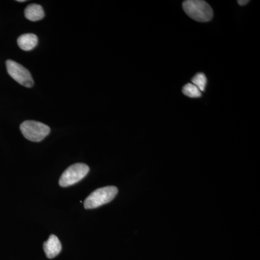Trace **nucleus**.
Instances as JSON below:
<instances>
[{
	"mask_svg": "<svg viewBox=\"0 0 260 260\" xmlns=\"http://www.w3.org/2000/svg\"><path fill=\"white\" fill-rule=\"evenodd\" d=\"M183 9L188 16L198 22H208L213 17L211 7L202 0H187L183 3Z\"/></svg>",
	"mask_w": 260,
	"mask_h": 260,
	"instance_id": "f257e3e1",
	"label": "nucleus"
},
{
	"mask_svg": "<svg viewBox=\"0 0 260 260\" xmlns=\"http://www.w3.org/2000/svg\"><path fill=\"white\" fill-rule=\"evenodd\" d=\"M116 186H109L99 188L89 195L84 202L85 209H94L110 203L117 194Z\"/></svg>",
	"mask_w": 260,
	"mask_h": 260,
	"instance_id": "f03ea898",
	"label": "nucleus"
},
{
	"mask_svg": "<svg viewBox=\"0 0 260 260\" xmlns=\"http://www.w3.org/2000/svg\"><path fill=\"white\" fill-rule=\"evenodd\" d=\"M20 131L27 140L40 142L50 133L49 126L39 121L28 120L20 124Z\"/></svg>",
	"mask_w": 260,
	"mask_h": 260,
	"instance_id": "7ed1b4c3",
	"label": "nucleus"
},
{
	"mask_svg": "<svg viewBox=\"0 0 260 260\" xmlns=\"http://www.w3.org/2000/svg\"><path fill=\"white\" fill-rule=\"evenodd\" d=\"M89 170L88 166L85 164H75L70 166L61 174L59 185L67 187L79 182L88 174Z\"/></svg>",
	"mask_w": 260,
	"mask_h": 260,
	"instance_id": "20e7f679",
	"label": "nucleus"
},
{
	"mask_svg": "<svg viewBox=\"0 0 260 260\" xmlns=\"http://www.w3.org/2000/svg\"><path fill=\"white\" fill-rule=\"evenodd\" d=\"M6 67L8 74L19 84L27 88H31L34 85V80L30 72L21 64L9 59L6 61Z\"/></svg>",
	"mask_w": 260,
	"mask_h": 260,
	"instance_id": "39448f33",
	"label": "nucleus"
},
{
	"mask_svg": "<svg viewBox=\"0 0 260 260\" xmlns=\"http://www.w3.org/2000/svg\"><path fill=\"white\" fill-rule=\"evenodd\" d=\"M44 250L49 259L55 257L61 250L60 241L55 235H51L49 239L44 242Z\"/></svg>",
	"mask_w": 260,
	"mask_h": 260,
	"instance_id": "423d86ee",
	"label": "nucleus"
},
{
	"mask_svg": "<svg viewBox=\"0 0 260 260\" xmlns=\"http://www.w3.org/2000/svg\"><path fill=\"white\" fill-rule=\"evenodd\" d=\"M18 47L23 51H30L37 47L38 37L34 34H25L18 37Z\"/></svg>",
	"mask_w": 260,
	"mask_h": 260,
	"instance_id": "0eeeda50",
	"label": "nucleus"
},
{
	"mask_svg": "<svg viewBox=\"0 0 260 260\" xmlns=\"http://www.w3.org/2000/svg\"><path fill=\"white\" fill-rule=\"evenodd\" d=\"M44 9L40 5H29L25 10V18L30 21H39L44 18Z\"/></svg>",
	"mask_w": 260,
	"mask_h": 260,
	"instance_id": "6e6552de",
	"label": "nucleus"
},
{
	"mask_svg": "<svg viewBox=\"0 0 260 260\" xmlns=\"http://www.w3.org/2000/svg\"><path fill=\"white\" fill-rule=\"evenodd\" d=\"M183 93L189 98H200L202 95V92L194 84L187 83L184 85L182 89Z\"/></svg>",
	"mask_w": 260,
	"mask_h": 260,
	"instance_id": "1a4fd4ad",
	"label": "nucleus"
},
{
	"mask_svg": "<svg viewBox=\"0 0 260 260\" xmlns=\"http://www.w3.org/2000/svg\"><path fill=\"white\" fill-rule=\"evenodd\" d=\"M191 83L200 89V91H204L207 84V78L204 73H198L191 80Z\"/></svg>",
	"mask_w": 260,
	"mask_h": 260,
	"instance_id": "9d476101",
	"label": "nucleus"
},
{
	"mask_svg": "<svg viewBox=\"0 0 260 260\" xmlns=\"http://www.w3.org/2000/svg\"><path fill=\"white\" fill-rule=\"evenodd\" d=\"M249 3V1H247V0H240V1H238V3H239V5L241 6H244V5H246Z\"/></svg>",
	"mask_w": 260,
	"mask_h": 260,
	"instance_id": "9b49d317",
	"label": "nucleus"
},
{
	"mask_svg": "<svg viewBox=\"0 0 260 260\" xmlns=\"http://www.w3.org/2000/svg\"><path fill=\"white\" fill-rule=\"evenodd\" d=\"M18 2H19V3H24L25 1H24V0H18Z\"/></svg>",
	"mask_w": 260,
	"mask_h": 260,
	"instance_id": "f8f14e48",
	"label": "nucleus"
}]
</instances>
